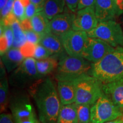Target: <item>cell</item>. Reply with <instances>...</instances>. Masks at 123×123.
Wrapping results in <instances>:
<instances>
[{
    "mask_svg": "<svg viewBox=\"0 0 123 123\" xmlns=\"http://www.w3.org/2000/svg\"><path fill=\"white\" fill-rule=\"evenodd\" d=\"M42 123H56L62 106L57 88L49 77L42 78L29 87Z\"/></svg>",
    "mask_w": 123,
    "mask_h": 123,
    "instance_id": "1",
    "label": "cell"
},
{
    "mask_svg": "<svg viewBox=\"0 0 123 123\" xmlns=\"http://www.w3.org/2000/svg\"><path fill=\"white\" fill-rule=\"evenodd\" d=\"M88 74L104 84L123 78V47H115L100 61L92 63Z\"/></svg>",
    "mask_w": 123,
    "mask_h": 123,
    "instance_id": "2",
    "label": "cell"
},
{
    "mask_svg": "<svg viewBox=\"0 0 123 123\" xmlns=\"http://www.w3.org/2000/svg\"><path fill=\"white\" fill-rule=\"evenodd\" d=\"M76 104L92 105L104 94V83L88 73L84 74L74 80Z\"/></svg>",
    "mask_w": 123,
    "mask_h": 123,
    "instance_id": "3",
    "label": "cell"
},
{
    "mask_svg": "<svg viewBox=\"0 0 123 123\" xmlns=\"http://www.w3.org/2000/svg\"><path fill=\"white\" fill-rule=\"evenodd\" d=\"M91 64L82 56H63L58 63L55 79L57 81L74 80L81 75L88 73Z\"/></svg>",
    "mask_w": 123,
    "mask_h": 123,
    "instance_id": "4",
    "label": "cell"
},
{
    "mask_svg": "<svg viewBox=\"0 0 123 123\" xmlns=\"http://www.w3.org/2000/svg\"><path fill=\"white\" fill-rule=\"evenodd\" d=\"M42 78L37 69L36 59L29 57L25 58L22 63L12 72L9 81L13 87L24 88Z\"/></svg>",
    "mask_w": 123,
    "mask_h": 123,
    "instance_id": "5",
    "label": "cell"
},
{
    "mask_svg": "<svg viewBox=\"0 0 123 123\" xmlns=\"http://www.w3.org/2000/svg\"><path fill=\"white\" fill-rule=\"evenodd\" d=\"M10 110L15 123H42L38 120L28 96L17 93L10 99Z\"/></svg>",
    "mask_w": 123,
    "mask_h": 123,
    "instance_id": "6",
    "label": "cell"
},
{
    "mask_svg": "<svg viewBox=\"0 0 123 123\" xmlns=\"http://www.w3.org/2000/svg\"><path fill=\"white\" fill-rule=\"evenodd\" d=\"M87 34L90 37L99 38L113 47L123 46V30L115 20L99 22L95 29Z\"/></svg>",
    "mask_w": 123,
    "mask_h": 123,
    "instance_id": "7",
    "label": "cell"
},
{
    "mask_svg": "<svg viewBox=\"0 0 123 123\" xmlns=\"http://www.w3.org/2000/svg\"><path fill=\"white\" fill-rule=\"evenodd\" d=\"M123 115V111L104 94L91 107V123H104Z\"/></svg>",
    "mask_w": 123,
    "mask_h": 123,
    "instance_id": "8",
    "label": "cell"
},
{
    "mask_svg": "<svg viewBox=\"0 0 123 123\" xmlns=\"http://www.w3.org/2000/svg\"><path fill=\"white\" fill-rule=\"evenodd\" d=\"M88 37V34L86 32L73 29L60 36L66 53L74 56H81Z\"/></svg>",
    "mask_w": 123,
    "mask_h": 123,
    "instance_id": "9",
    "label": "cell"
},
{
    "mask_svg": "<svg viewBox=\"0 0 123 123\" xmlns=\"http://www.w3.org/2000/svg\"><path fill=\"white\" fill-rule=\"evenodd\" d=\"M115 48L100 39L88 37L81 56L91 63H95L100 61Z\"/></svg>",
    "mask_w": 123,
    "mask_h": 123,
    "instance_id": "10",
    "label": "cell"
},
{
    "mask_svg": "<svg viewBox=\"0 0 123 123\" xmlns=\"http://www.w3.org/2000/svg\"><path fill=\"white\" fill-rule=\"evenodd\" d=\"M99 21L95 13L94 5L77 10L75 13L72 29L88 33L98 25Z\"/></svg>",
    "mask_w": 123,
    "mask_h": 123,
    "instance_id": "11",
    "label": "cell"
},
{
    "mask_svg": "<svg viewBox=\"0 0 123 123\" xmlns=\"http://www.w3.org/2000/svg\"><path fill=\"white\" fill-rule=\"evenodd\" d=\"M75 13L69 9H64L63 12L55 15L50 20V30L52 33L61 36L63 34L71 30Z\"/></svg>",
    "mask_w": 123,
    "mask_h": 123,
    "instance_id": "12",
    "label": "cell"
},
{
    "mask_svg": "<svg viewBox=\"0 0 123 123\" xmlns=\"http://www.w3.org/2000/svg\"><path fill=\"white\" fill-rule=\"evenodd\" d=\"M94 7L95 15L99 22L114 20L117 16L112 0H96Z\"/></svg>",
    "mask_w": 123,
    "mask_h": 123,
    "instance_id": "13",
    "label": "cell"
},
{
    "mask_svg": "<svg viewBox=\"0 0 123 123\" xmlns=\"http://www.w3.org/2000/svg\"><path fill=\"white\" fill-rule=\"evenodd\" d=\"M103 90L104 94L123 111V78L104 84Z\"/></svg>",
    "mask_w": 123,
    "mask_h": 123,
    "instance_id": "14",
    "label": "cell"
},
{
    "mask_svg": "<svg viewBox=\"0 0 123 123\" xmlns=\"http://www.w3.org/2000/svg\"><path fill=\"white\" fill-rule=\"evenodd\" d=\"M57 91L62 105L75 103L76 92L74 80L58 81Z\"/></svg>",
    "mask_w": 123,
    "mask_h": 123,
    "instance_id": "15",
    "label": "cell"
},
{
    "mask_svg": "<svg viewBox=\"0 0 123 123\" xmlns=\"http://www.w3.org/2000/svg\"><path fill=\"white\" fill-rule=\"evenodd\" d=\"M25 58L19 49L12 47L1 55V61L7 73H10L22 63Z\"/></svg>",
    "mask_w": 123,
    "mask_h": 123,
    "instance_id": "16",
    "label": "cell"
},
{
    "mask_svg": "<svg viewBox=\"0 0 123 123\" xmlns=\"http://www.w3.org/2000/svg\"><path fill=\"white\" fill-rule=\"evenodd\" d=\"M39 43L50 51L54 56H60L64 52L66 53L60 37L51 32L41 35Z\"/></svg>",
    "mask_w": 123,
    "mask_h": 123,
    "instance_id": "17",
    "label": "cell"
},
{
    "mask_svg": "<svg viewBox=\"0 0 123 123\" xmlns=\"http://www.w3.org/2000/svg\"><path fill=\"white\" fill-rule=\"evenodd\" d=\"M56 123H79L76 104H62Z\"/></svg>",
    "mask_w": 123,
    "mask_h": 123,
    "instance_id": "18",
    "label": "cell"
},
{
    "mask_svg": "<svg viewBox=\"0 0 123 123\" xmlns=\"http://www.w3.org/2000/svg\"><path fill=\"white\" fill-rule=\"evenodd\" d=\"M33 30L42 35L50 33V19L47 18L43 12H38L30 19Z\"/></svg>",
    "mask_w": 123,
    "mask_h": 123,
    "instance_id": "19",
    "label": "cell"
},
{
    "mask_svg": "<svg viewBox=\"0 0 123 123\" xmlns=\"http://www.w3.org/2000/svg\"><path fill=\"white\" fill-rule=\"evenodd\" d=\"M66 6L65 0H45L42 12L51 20L55 15L63 12Z\"/></svg>",
    "mask_w": 123,
    "mask_h": 123,
    "instance_id": "20",
    "label": "cell"
},
{
    "mask_svg": "<svg viewBox=\"0 0 123 123\" xmlns=\"http://www.w3.org/2000/svg\"><path fill=\"white\" fill-rule=\"evenodd\" d=\"M57 58L55 56H51L45 59L36 60V67L38 73L43 78L56 70L58 66Z\"/></svg>",
    "mask_w": 123,
    "mask_h": 123,
    "instance_id": "21",
    "label": "cell"
},
{
    "mask_svg": "<svg viewBox=\"0 0 123 123\" xmlns=\"http://www.w3.org/2000/svg\"><path fill=\"white\" fill-rule=\"evenodd\" d=\"M10 26L13 30L14 35V42L12 47L20 49L27 42L21 23L18 19H16L12 23Z\"/></svg>",
    "mask_w": 123,
    "mask_h": 123,
    "instance_id": "22",
    "label": "cell"
},
{
    "mask_svg": "<svg viewBox=\"0 0 123 123\" xmlns=\"http://www.w3.org/2000/svg\"><path fill=\"white\" fill-rule=\"evenodd\" d=\"M9 83V80L7 79L6 76L1 77L0 81V105L1 112L6 110L8 103Z\"/></svg>",
    "mask_w": 123,
    "mask_h": 123,
    "instance_id": "23",
    "label": "cell"
},
{
    "mask_svg": "<svg viewBox=\"0 0 123 123\" xmlns=\"http://www.w3.org/2000/svg\"><path fill=\"white\" fill-rule=\"evenodd\" d=\"M91 105L76 104L79 123H91Z\"/></svg>",
    "mask_w": 123,
    "mask_h": 123,
    "instance_id": "24",
    "label": "cell"
},
{
    "mask_svg": "<svg viewBox=\"0 0 123 123\" xmlns=\"http://www.w3.org/2000/svg\"><path fill=\"white\" fill-rule=\"evenodd\" d=\"M13 13L19 22L25 19V8L21 0H14L13 4Z\"/></svg>",
    "mask_w": 123,
    "mask_h": 123,
    "instance_id": "25",
    "label": "cell"
},
{
    "mask_svg": "<svg viewBox=\"0 0 123 123\" xmlns=\"http://www.w3.org/2000/svg\"><path fill=\"white\" fill-rule=\"evenodd\" d=\"M53 55V54L42 44L39 43L36 44L33 56V58L36 60L45 59Z\"/></svg>",
    "mask_w": 123,
    "mask_h": 123,
    "instance_id": "26",
    "label": "cell"
},
{
    "mask_svg": "<svg viewBox=\"0 0 123 123\" xmlns=\"http://www.w3.org/2000/svg\"><path fill=\"white\" fill-rule=\"evenodd\" d=\"M36 44L27 42L20 48V51L25 58L33 57Z\"/></svg>",
    "mask_w": 123,
    "mask_h": 123,
    "instance_id": "27",
    "label": "cell"
},
{
    "mask_svg": "<svg viewBox=\"0 0 123 123\" xmlns=\"http://www.w3.org/2000/svg\"><path fill=\"white\" fill-rule=\"evenodd\" d=\"M24 33L27 42L35 44L39 43L41 38V35L39 34L33 30H25L24 31Z\"/></svg>",
    "mask_w": 123,
    "mask_h": 123,
    "instance_id": "28",
    "label": "cell"
},
{
    "mask_svg": "<svg viewBox=\"0 0 123 123\" xmlns=\"http://www.w3.org/2000/svg\"><path fill=\"white\" fill-rule=\"evenodd\" d=\"M25 8L26 17L28 19H31L37 13L43 10L42 8L38 6L31 2L27 5Z\"/></svg>",
    "mask_w": 123,
    "mask_h": 123,
    "instance_id": "29",
    "label": "cell"
},
{
    "mask_svg": "<svg viewBox=\"0 0 123 123\" xmlns=\"http://www.w3.org/2000/svg\"><path fill=\"white\" fill-rule=\"evenodd\" d=\"M14 0H8L6 5L1 10V19H4L12 13Z\"/></svg>",
    "mask_w": 123,
    "mask_h": 123,
    "instance_id": "30",
    "label": "cell"
},
{
    "mask_svg": "<svg viewBox=\"0 0 123 123\" xmlns=\"http://www.w3.org/2000/svg\"><path fill=\"white\" fill-rule=\"evenodd\" d=\"M66 6L72 12L75 13L78 10L79 0H65Z\"/></svg>",
    "mask_w": 123,
    "mask_h": 123,
    "instance_id": "31",
    "label": "cell"
},
{
    "mask_svg": "<svg viewBox=\"0 0 123 123\" xmlns=\"http://www.w3.org/2000/svg\"><path fill=\"white\" fill-rule=\"evenodd\" d=\"M0 123H15L12 115L2 113L0 115Z\"/></svg>",
    "mask_w": 123,
    "mask_h": 123,
    "instance_id": "32",
    "label": "cell"
},
{
    "mask_svg": "<svg viewBox=\"0 0 123 123\" xmlns=\"http://www.w3.org/2000/svg\"><path fill=\"white\" fill-rule=\"evenodd\" d=\"M116 8L117 16L123 14V0H112Z\"/></svg>",
    "mask_w": 123,
    "mask_h": 123,
    "instance_id": "33",
    "label": "cell"
},
{
    "mask_svg": "<svg viewBox=\"0 0 123 123\" xmlns=\"http://www.w3.org/2000/svg\"><path fill=\"white\" fill-rule=\"evenodd\" d=\"M96 0H79V4L78 5V10L84 8V7L93 6Z\"/></svg>",
    "mask_w": 123,
    "mask_h": 123,
    "instance_id": "34",
    "label": "cell"
},
{
    "mask_svg": "<svg viewBox=\"0 0 123 123\" xmlns=\"http://www.w3.org/2000/svg\"><path fill=\"white\" fill-rule=\"evenodd\" d=\"M21 25V26L23 30H33V27H32L31 22L30 19L28 18H26L24 21L20 22Z\"/></svg>",
    "mask_w": 123,
    "mask_h": 123,
    "instance_id": "35",
    "label": "cell"
},
{
    "mask_svg": "<svg viewBox=\"0 0 123 123\" xmlns=\"http://www.w3.org/2000/svg\"><path fill=\"white\" fill-rule=\"evenodd\" d=\"M30 1L34 4L36 5L37 6L43 9V6L45 0H30Z\"/></svg>",
    "mask_w": 123,
    "mask_h": 123,
    "instance_id": "36",
    "label": "cell"
},
{
    "mask_svg": "<svg viewBox=\"0 0 123 123\" xmlns=\"http://www.w3.org/2000/svg\"><path fill=\"white\" fill-rule=\"evenodd\" d=\"M104 123H123V115L116 119L110 121H107V122Z\"/></svg>",
    "mask_w": 123,
    "mask_h": 123,
    "instance_id": "37",
    "label": "cell"
},
{
    "mask_svg": "<svg viewBox=\"0 0 123 123\" xmlns=\"http://www.w3.org/2000/svg\"><path fill=\"white\" fill-rule=\"evenodd\" d=\"M7 1L8 0H0V10L4 8L5 6L6 5Z\"/></svg>",
    "mask_w": 123,
    "mask_h": 123,
    "instance_id": "38",
    "label": "cell"
}]
</instances>
